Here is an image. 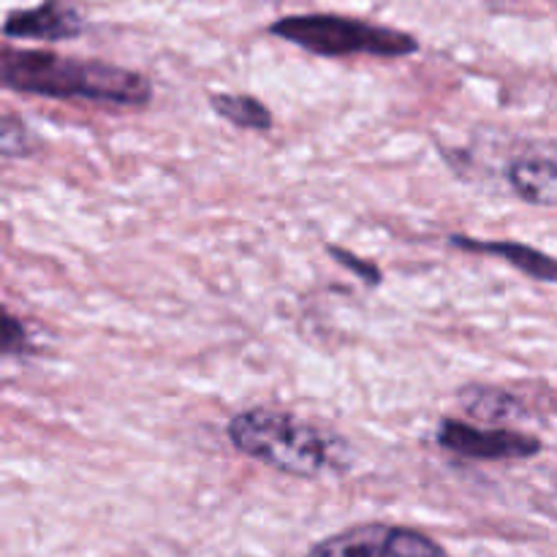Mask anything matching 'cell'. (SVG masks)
<instances>
[{"label":"cell","instance_id":"obj_1","mask_svg":"<svg viewBox=\"0 0 557 557\" xmlns=\"http://www.w3.org/2000/svg\"><path fill=\"white\" fill-rule=\"evenodd\" d=\"M0 79L9 90L44 98H82L117 107H147L152 98L150 79L139 71L41 49L5 47L0 54Z\"/></svg>","mask_w":557,"mask_h":557},{"label":"cell","instance_id":"obj_2","mask_svg":"<svg viewBox=\"0 0 557 557\" xmlns=\"http://www.w3.org/2000/svg\"><path fill=\"white\" fill-rule=\"evenodd\" d=\"M228 441L245 457L299 479L324 471H346L348 446L335 435L315 430L288 411L250 408L228 422Z\"/></svg>","mask_w":557,"mask_h":557},{"label":"cell","instance_id":"obj_3","mask_svg":"<svg viewBox=\"0 0 557 557\" xmlns=\"http://www.w3.org/2000/svg\"><path fill=\"white\" fill-rule=\"evenodd\" d=\"M272 36L292 41L321 58L373 54V58H406L419 49V41L395 27L370 25L335 14L283 16L270 25Z\"/></svg>","mask_w":557,"mask_h":557},{"label":"cell","instance_id":"obj_4","mask_svg":"<svg viewBox=\"0 0 557 557\" xmlns=\"http://www.w3.org/2000/svg\"><path fill=\"white\" fill-rule=\"evenodd\" d=\"M308 557H449V553L413 528L364 522L315 542Z\"/></svg>","mask_w":557,"mask_h":557},{"label":"cell","instance_id":"obj_5","mask_svg":"<svg viewBox=\"0 0 557 557\" xmlns=\"http://www.w3.org/2000/svg\"><path fill=\"white\" fill-rule=\"evenodd\" d=\"M438 444L466 460H531L542 451L536 435L515 430H484L460 419H444L438 428Z\"/></svg>","mask_w":557,"mask_h":557},{"label":"cell","instance_id":"obj_6","mask_svg":"<svg viewBox=\"0 0 557 557\" xmlns=\"http://www.w3.org/2000/svg\"><path fill=\"white\" fill-rule=\"evenodd\" d=\"M85 30V14L69 0H44L36 9L11 11L3 22L5 38L65 41Z\"/></svg>","mask_w":557,"mask_h":557},{"label":"cell","instance_id":"obj_7","mask_svg":"<svg viewBox=\"0 0 557 557\" xmlns=\"http://www.w3.org/2000/svg\"><path fill=\"white\" fill-rule=\"evenodd\" d=\"M451 248L468 250V253H490L504 259L506 264H511L515 270H520L522 275L533 277V281L542 283H557V259L555 256L544 253V250L531 248V245L522 243H506V239H471L466 234H451L449 237Z\"/></svg>","mask_w":557,"mask_h":557},{"label":"cell","instance_id":"obj_8","mask_svg":"<svg viewBox=\"0 0 557 557\" xmlns=\"http://www.w3.org/2000/svg\"><path fill=\"white\" fill-rule=\"evenodd\" d=\"M506 177L528 205L557 207V158H520L511 163Z\"/></svg>","mask_w":557,"mask_h":557},{"label":"cell","instance_id":"obj_9","mask_svg":"<svg viewBox=\"0 0 557 557\" xmlns=\"http://www.w3.org/2000/svg\"><path fill=\"white\" fill-rule=\"evenodd\" d=\"M210 107L228 120L237 128L248 131H270L272 128V112L253 96H243V92H215L210 96Z\"/></svg>","mask_w":557,"mask_h":557},{"label":"cell","instance_id":"obj_10","mask_svg":"<svg viewBox=\"0 0 557 557\" xmlns=\"http://www.w3.org/2000/svg\"><path fill=\"white\" fill-rule=\"evenodd\" d=\"M460 400H462V408H466L471 417L484 419V422L522 417V403L517 400L511 392L493 389V386H471Z\"/></svg>","mask_w":557,"mask_h":557},{"label":"cell","instance_id":"obj_11","mask_svg":"<svg viewBox=\"0 0 557 557\" xmlns=\"http://www.w3.org/2000/svg\"><path fill=\"white\" fill-rule=\"evenodd\" d=\"M330 256L337 261L341 267H346V270H351L354 275L359 277L362 283H368V286H379L381 281H384V275H381V267L373 264L370 259H362V256L351 253V250L346 248H337V245H330Z\"/></svg>","mask_w":557,"mask_h":557},{"label":"cell","instance_id":"obj_12","mask_svg":"<svg viewBox=\"0 0 557 557\" xmlns=\"http://www.w3.org/2000/svg\"><path fill=\"white\" fill-rule=\"evenodd\" d=\"M0 150L3 156H22L27 152V131L25 125L16 123L14 117H3V128H0Z\"/></svg>","mask_w":557,"mask_h":557},{"label":"cell","instance_id":"obj_13","mask_svg":"<svg viewBox=\"0 0 557 557\" xmlns=\"http://www.w3.org/2000/svg\"><path fill=\"white\" fill-rule=\"evenodd\" d=\"M27 346H30V343H27L25 326H22L14 315L5 313L3 315V351L5 354H22V351H27Z\"/></svg>","mask_w":557,"mask_h":557},{"label":"cell","instance_id":"obj_14","mask_svg":"<svg viewBox=\"0 0 557 557\" xmlns=\"http://www.w3.org/2000/svg\"><path fill=\"white\" fill-rule=\"evenodd\" d=\"M549 3H557V0H549Z\"/></svg>","mask_w":557,"mask_h":557}]
</instances>
